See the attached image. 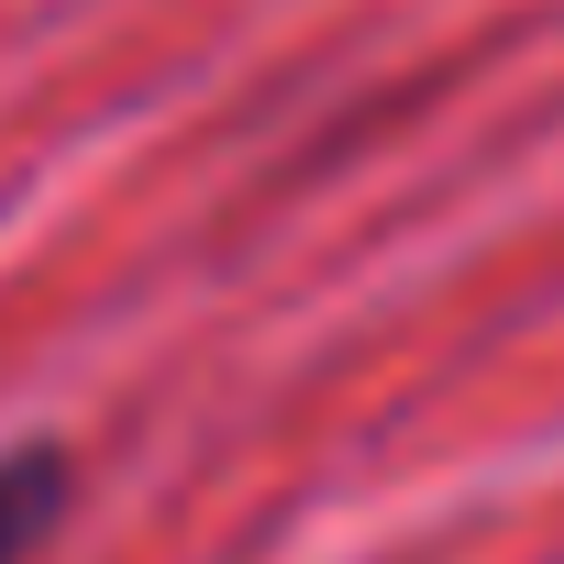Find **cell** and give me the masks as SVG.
I'll use <instances>...</instances> for the list:
<instances>
[{
  "instance_id": "1",
  "label": "cell",
  "mask_w": 564,
  "mask_h": 564,
  "mask_svg": "<svg viewBox=\"0 0 564 564\" xmlns=\"http://www.w3.org/2000/svg\"><path fill=\"white\" fill-rule=\"evenodd\" d=\"M78 509V454L67 443H0V564H34Z\"/></svg>"
}]
</instances>
